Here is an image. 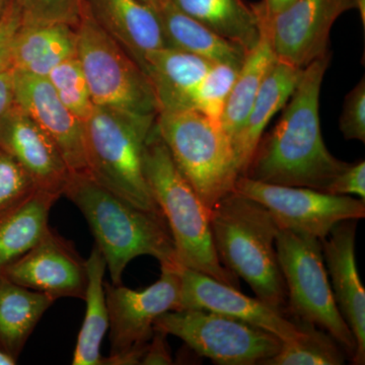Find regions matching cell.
Listing matches in <instances>:
<instances>
[{"mask_svg":"<svg viewBox=\"0 0 365 365\" xmlns=\"http://www.w3.org/2000/svg\"><path fill=\"white\" fill-rule=\"evenodd\" d=\"M329 64L328 53L304 69L279 121L262 137L242 176L267 184L327 192L349 165L334 157L322 135L319 95Z\"/></svg>","mask_w":365,"mask_h":365,"instance_id":"obj_1","label":"cell"},{"mask_svg":"<svg viewBox=\"0 0 365 365\" xmlns=\"http://www.w3.org/2000/svg\"><path fill=\"white\" fill-rule=\"evenodd\" d=\"M63 195L85 216L113 284H122L125 269L139 256L153 257L160 266L180 265L162 210L137 207L98 184L90 174L71 173Z\"/></svg>","mask_w":365,"mask_h":365,"instance_id":"obj_2","label":"cell"},{"mask_svg":"<svg viewBox=\"0 0 365 365\" xmlns=\"http://www.w3.org/2000/svg\"><path fill=\"white\" fill-rule=\"evenodd\" d=\"M210 228L222 265L246 281L257 299L288 316L287 287L276 251L280 228L267 209L230 192L211 208Z\"/></svg>","mask_w":365,"mask_h":365,"instance_id":"obj_3","label":"cell"},{"mask_svg":"<svg viewBox=\"0 0 365 365\" xmlns=\"http://www.w3.org/2000/svg\"><path fill=\"white\" fill-rule=\"evenodd\" d=\"M143 165L153 199L169 225L180 265L240 289L239 278L216 254L210 210L175 165L155 122L144 143Z\"/></svg>","mask_w":365,"mask_h":365,"instance_id":"obj_4","label":"cell"},{"mask_svg":"<svg viewBox=\"0 0 365 365\" xmlns=\"http://www.w3.org/2000/svg\"><path fill=\"white\" fill-rule=\"evenodd\" d=\"M155 118L95 106L83 122L90 176L128 202L150 211L160 209L144 177L143 153Z\"/></svg>","mask_w":365,"mask_h":365,"instance_id":"obj_5","label":"cell"},{"mask_svg":"<svg viewBox=\"0 0 365 365\" xmlns=\"http://www.w3.org/2000/svg\"><path fill=\"white\" fill-rule=\"evenodd\" d=\"M155 127L175 165L211 210L241 176L222 127L193 109L160 110Z\"/></svg>","mask_w":365,"mask_h":365,"instance_id":"obj_6","label":"cell"},{"mask_svg":"<svg viewBox=\"0 0 365 365\" xmlns=\"http://www.w3.org/2000/svg\"><path fill=\"white\" fill-rule=\"evenodd\" d=\"M76 57L97 107L137 117H157L158 105L150 78L135 60L81 6L76 26Z\"/></svg>","mask_w":365,"mask_h":365,"instance_id":"obj_7","label":"cell"},{"mask_svg":"<svg viewBox=\"0 0 365 365\" xmlns=\"http://www.w3.org/2000/svg\"><path fill=\"white\" fill-rule=\"evenodd\" d=\"M276 251L287 287L288 316L325 331L352 359L356 341L334 299L322 241L313 235L279 230Z\"/></svg>","mask_w":365,"mask_h":365,"instance_id":"obj_8","label":"cell"},{"mask_svg":"<svg viewBox=\"0 0 365 365\" xmlns=\"http://www.w3.org/2000/svg\"><path fill=\"white\" fill-rule=\"evenodd\" d=\"M155 330L179 338L197 354L218 364H263L282 345L272 334L207 309L167 312L155 321Z\"/></svg>","mask_w":365,"mask_h":365,"instance_id":"obj_9","label":"cell"},{"mask_svg":"<svg viewBox=\"0 0 365 365\" xmlns=\"http://www.w3.org/2000/svg\"><path fill=\"white\" fill-rule=\"evenodd\" d=\"M180 267L160 266V279L143 290L104 281L111 354L103 359V365L140 364L155 333V321L177 309L181 288Z\"/></svg>","mask_w":365,"mask_h":365,"instance_id":"obj_10","label":"cell"},{"mask_svg":"<svg viewBox=\"0 0 365 365\" xmlns=\"http://www.w3.org/2000/svg\"><path fill=\"white\" fill-rule=\"evenodd\" d=\"M234 191L262 204L280 230L324 241L337 223L365 216V201L304 187L281 186L240 176Z\"/></svg>","mask_w":365,"mask_h":365,"instance_id":"obj_11","label":"cell"},{"mask_svg":"<svg viewBox=\"0 0 365 365\" xmlns=\"http://www.w3.org/2000/svg\"><path fill=\"white\" fill-rule=\"evenodd\" d=\"M351 9L359 11L364 26L365 0H294L270 20L256 11L267 26L276 58L304 69L328 54L334 23Z\"/></svg>","mask_w":365,"mask_h":365,"instance_id":"obj_12","label":"cell"},{"mask_svg":"<svg viewBox=\"0 0 365 365\" xmlns=\"http://www.w3.org/2000/svg\"><path fill=\"white\" fill-rule=\"evenodd\" d=\"M178 309H207L241 319L245 323L272 334L282 343L299 340L306 334V324L290 318L257 297H247L205 274L181 265Z\"/></svg>","mask_w":365,"mask_h":365,"instance_id":"obj_13","label":"cell"},{"mask_svg":"<svg viewBox=\"0 0 365 365\" xmlns=\"http://www.w3.org/2000/svg\"><path fill=\"white\" fill-rule=\"evenodd\" d=\"M1 276L54 300L85 299L88 281L86 260L51 227Z\"/></svg>","mask_w":365,"mask_h":365,"instance_id":"obj_14","label":"cell"},{"mask_svg":"<svg viewBox=\"0 0 365 365\" xmlns=\"http://www.w3.org/2000/svg\"><path fill=\"white\" fill-rule=\"evenodd\" d=\"M16 104L54 141L71 173L88 174L83 122L67 109L47 78L16 71Z\"/></svg>","mask_w":365,"mask_h":365,"instance_id":"obj_15","label":"cell"},{"mask_svg":"<svg viewBox=\"0 0 365 365\" xmlns=\"http://www.w3.org/2000/svg\"><path fill=\"white\" fill-rule=\"evenodd\" d=\"M0 148L16 160L39 190L63 195L71 170L54 141L18 105L0 121Z\"/></svg>","mask_w":365,"mask_h":365,"instance_id":"obj_16","label":"cell"},{"mask_svg":"<svg viewBox=\"0 0 365 365\" xmlns=\"http://www.w3.org/2000/svg\"><path fill=\"white\" fill-rule=\"evenodd\" d=\"M357 220L337 223L322 241L326 270L334 299L356 341L352 364H365V290L355 258Z\"/></svg>","mask_w":365,"mask_h":365,"instance_id":"obj_17","label":"cell"},{"mask_svg":"<svg viewBox=\"0 0 365 365\" xmlns=\"http://www.w3.org/2000/svg\"><path fill=\"white\" fill-rule=\"evenodd\" d=\"M83 4L139 66L146 54L168 47L158 11L143 0H83Z\"/></svg>","mask_w":365,"mask_h":365,"instance_id":"obj_18","label":"cell"},{"mask_svg":"<svg viewBox=\"0 0 365 365\" xmlns=\"http://www.w3.org/2000/svg\"><path fill=\"white\" fill-rule=\"evenodd\" d=\"M302 73L304 69L277 60L264 79L251 111L232 143L241 176L246 172L269 122L287 105Z\"/></svg>","mask_w":365,"mask_h":365,"instance_id":"obj_19","label":"cell"},{"mask_svg":"<svg viewBox=\"0 0 365 365\" xmlns=\"http://www.w3.org/2000/svg\"><path fill=\"white\" fill-rule=\"evenodd\" d=\"M74 26L62 23L21 24L11 47L9 66L30 76L47 78L52 69L76 56Z\"/></svg>","mask_w":365,"mask_h":365,"instance_id":"obj_20","label":"cell"},{"mask_svg":"<svg viewBox=\"0 0 365 365\" xmlns=\"http://www.w3.org/2000/svg\"><path fill=\"white\" fill-rule=\"evenodd\" d=\"M212 62L175 48L148 53L141 68L150 78L160 110L182 109L185 98L201 81Z\"/></svg>","mask_w":365,"mask_h":365,"instance_id":"obj_21","label":"cell"},{"mask_svg":"<svg viewBox=\"0 0 365 365\" xmlns=\"http://www.w3.org/2000/svg\"><path fill=\"white\" fill-rule=\"evenodd\" d=\"M168 47L192 53L212 63L241 67L248 52L182 13L172 1L158 11Z\"/></svg>","mask_w":365,"mask_h":365,"instance_id":"obj_22","label":"cell"},{"mask_svg":"<svg viewBox=\"0 0 365 365\" xmlns=\"http://www.w3.org/2000/svg\"><path fill=\"white\" fill-rule=\"evenodd\" d=\"M55 300L0 275V349L18 360L36 326Z\"/></svg>","mask_w":365,"mask_h":365,"instance_id":"obj_23","label":"cell"},{"mask_svg":"<svg viewBox=\"0 0 365 365\" xmlns=\"http://www.w3.org/2000/svg\"><path fill=\"white\" fill-rule=\"evenodd\" d=\"M182 13L207 26L220 37L253 49L261 36V24L253 4L244 0H170Z\"/></svg>","mask_w":365,"mask_h":365,"instance_id":"obj_24","label":"cell"},{"mask_svg":"<svg viewBox=\"0 0 365 365\" xmlns=\"http://www.w3.org/2000/svg\"><path fill=\"white\" fill-rule=\"evenodd\" d=\"M260 24V39L250 50L240 68L220 122V127L232 143L246 121L264 79L277 61L267 26L261 19Z\"/></svg>","mask_w":365,"mask_h":365,"instance_id":"obj_25","label":"cell"},{"mask_svg":"<svg viewBox=\"0 0 365 365\" xmlns=\"http://www.w3.org/2000/svg\"><path fill=\"white\" fill-rule=\"evenodd\" d=\"M59 198L38 190L26 202L0 218V275L49 230L50 211Z\"/></svg>","mask_w":365,"mask_h":365,"instance_id":"obj_26","label":"cell"},{"mask_svg":"<svg viewBox=\"0 0 365 365\" xmlns=\"http://www.w3.org/2000/svg\"><path fill=\"white\" fill-rule=\"evenodd\" d=\"M86 263L88 278L85 297L86 311L71 364L103 365L104 357L101 354V346L109 330V314L104 288L107 263L96 245Z\"/></svg>","mask_w":365,"mask_h":365,"instance_id":"obj_27","label":"cell"},{"mask_svg":"<svg viewBox=\"0 0 365 365\" xmlns=\"http://www.w3.org/2000/svg\"><path fill=\"white\" fill-rule=\"evenodd\" d=\"M347 354L333 337L314 326L299 340L282 343L279 351L262 365H341Z\"/></svg>","mask_w":365,"mask_h":365,"instance_id":"obj_28","label":"cell"},{"mask_svg":"<svg viewBox=\"0 0 365 365\" xmlns=\"http://www.w3.org/2000/svg\"><path fill=\"white\" fill-rule=\"evenodd\" d=\"M241 67L215 63L185 98L182 109H193L220 126L230 91Z\"/></svg>","mask_w":365,"mask_h":365,"instance_id":"obj_29","label":"cell"},{"mask_svg":"<svg viewBox=\"0 0 365 365\" xmlns=\"http://www.w3.org/2000/svg\"><path fill=\"white\" fill-rule=\"evenodd\" d=\"M48 81L63 105L81 121L91 116L95 105L78 57L61 62L48 74Z\"/></svg>","mask_w":365,"mask_h":365,"instance_id":"obj_30","label":"cell"},{"mask_svg":"<svg viewBox=\"0 0 365 365\" xmlns=\"http://www.w3.org/2000/svg\"><path fill=\"white\" fill-rule=\"evenodd\" d=\"M38 190L20 163L0 148V218L26 202Z\"/></svg>","mask_w":365,"mask_h":365,"instance_id":"obj_31","label":"cell"},{"mask_svg":"<svg viewBox=\"0 0 365 365\" xmlns=\"http://www.w3.org/2000/svg\"><path fill=\"white\" fill-rule=\"evenodd\" d=\"M23 24H67L76 28L81 18L83 0H16Z\"/></svg>","mask_w":365,"mask_h":365,"instance_id":"obj_32","label":"cell"},{"mask_svg":"<svg viewBox=\"0 0 365 365\" xmlns=\"http://www.w3.org/2000/svg\"><path fill=\"white\" fill-rule=\"evenodd\" d=\"M340 130L346 140L365 143V79L347 96L339 120Z\"/></svg>","mask_w":365,"mask_h":365,"instance_id":"obj_33","label":"cell"},{"mask_svg":"<svg viewBox=\"0 0 365 365\" xmlns=\"http://www.w3.org/2000/svg\"><path fill=\"white\" fill-rule=\"evenodd\" d=\"M23 24V16L16 0H11L0 16V71L9 66L11 47Z\"/></svg>","mask_w":365,"mask_h":365,"instance_id":"obj_34","label":"cell"},{"mask_svg":"<svg viewBox=\"0 0 365 365\" xmlns=\"http://www.w3.org/2000/svg\"><path fill=\"white\" fill-rule=\"evenodd\" d=\"M326 193L334 195H356L365 201V163L359 160L349 163L347 168L334 180Z\"/></svg>","mask_w":365,"mask_h":365,"instance_id":"obj_35","label":"cell"},{"mask_svg":"<svg viewBox=\"0 0 365 365\" xmlns=\"http://www.w3.org/2000/svg\"><path fill=\"white\" fill-rule=\"evenodd\" d=\"M168 335L162 331L155 330L153 337L143 353L140 364L143 365H170L174 364L170 354Z\"/></svg>","mask_w":365,"mask_h":365,"instance_id":"obj_36","label":"cell"},{"mask_svg":"<svg viewBox=\"0 0 365 365\" xmlns=\"http://www.w3.org/2000/svg\"><path fill=\"white\" fill-rule=\"evenodd\" d=\"M16 104V71L11 67L0 71V121Z\"/></svg>","mask_w":365,"mask_h":365,"instance_id":"obj_37","label":"cell"},{"mask_svg":"<svg viewBox=\"0 0 365 365\" xmlns=\"http://www.w3.org/2000/svg\"><path fill=\"white\" fill-rule=\"evenodd\" d=\"M294 0H262L259 4H253L256 11L266 20H270L276 14L294 2Z\"/></svg>","mask_w":365,"mask_h":365,"instance_id":"obj_38","label":"cell"},{"mask_svg":"<svg viewBox=\"0 0 365 365\" xmlns=\"http://www.w3.org/2000/svg\"><path fill=\"white\" fill-rule=\"evenodd\" d=\"M16 361L18 360L14 359L13 356L0 349V365H14L16 364Z\"/></svg>","mask_w":365,"mask_h":365,"instance_id":"obj_39","label":"cell"},{"mask_svg":"<svg viewBox=\"0 0 365 365\" xmlns=\"http://www.w3.org/2000/svg\"><path fill=\"white\" fill-rule=\"evenodd\" d=\"M143 1L148 4V6H153L155 11H158L165 4V2L169 1V0H143Z\"/></svg>","mask_w":365,"mask_h":365,"instance_id":"obj_40","label":"cell"},{"mask_svg":"<svg viewBox=\"0 0 365 365\" xmlns=\"http://www.w3.org/2000/svg\"><path fill=\"white\" fill-rule=\"evenodd\" d=\"M9 1H11V0H0V16L4 13V11L6 9L7 4H9Z\"/></svg>","mask_w":365,"mask_h":365,"instance_id":"obj_41","label":"cell"}]
</instances>
